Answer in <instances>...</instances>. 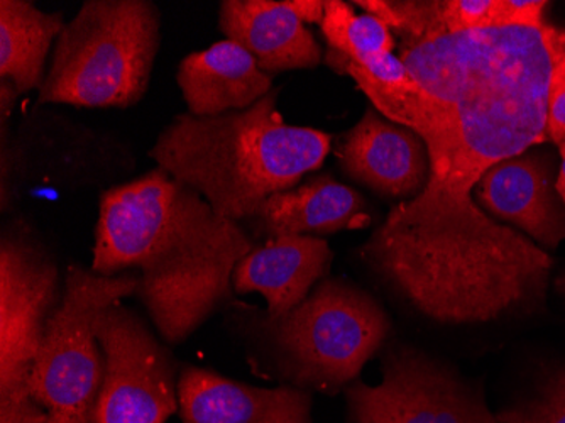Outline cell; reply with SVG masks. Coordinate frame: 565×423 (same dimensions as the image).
I'll return each instance as SVG.
<instances>
[{"instance_id": "16", "label": "cell", "mask_w": 565, "mask_h": 423, "mask_svg": "<svg viewBox=\"0 0 565 423\" xmlns=\"http://www.w3.org/2000/svg\"><path fill=\"white\" fill-rule=\"evenodd\" d=\"M256 219L271 237H319L344 229L361 228L370 222L363 195L329 175L310 178L300 187L269 197Z\"/></svg>"}, {"instance_id": "3", "label": "cell", "mask_w": 565, "mask_h": 423, "mask_svg": "<svg viewBox=\"0 0 565 423\" xmlns=\"http://www.w3.org/2000/svg\"><path fill=\"white\" fill-rule=\"evenodd\" d=\"M276 97L271 91L249 109L222 116L180 114L161 130L149 156L222 218H256L269 197L319 170L332 145L323 130L285 123Z\"/></svg>"}, {"instance_id": "18", "label": "cell", "mask_w": 565, "mask_h": 423, "mask_svg": "<svg viewBox=\"0 0 565 423\" xmlns=\"http://www.w3.org/2000/svg\"><path fill=\"white\" fill-rule=\"evenodd\" d=\"M66 22L60 12L47 14L28 0L0 2V82L19 95L41 88L44 65Z\"/></svg>"}, {"instance_id": "28", "label": "cell", "mask_w": 565, "mask_h": 423, "mask_svg": "<svg viewBox=\"0 0 565 423\" xmlns=\"http://www.w3.org/2000/svg\"><path fill=\"white\" fill-rule=\"evenodd\" d=\"M562 34H564V38H565V31H562Z\"/></svg>"}, {"instance_id": "21", "label": "cell", "mask_w": 565, "mask_h": 423, "mask_svg": "<svg viewBox=\"0 0 565 423\" xmlns=\"http://www.w3.org/2000/svg\"><path fill=\"white\" fill-rule=\"evenodd\" d=\"M355 4L381 22L390 31L405 36L406 46L447 34L444 25V2H390V0H359Z\"/></svg>"}, {"instance_id": "10", "label": "cell", "mask_w": 565, "mask_h": 423, "mask_svg": "<svg viewBox=\"0 0 565 423\" xmlns=\"http://www.w3.org/2000/svg\"><path fill=\"white\" fill-rule=\"evenodd\" d=\"M339 161L352 180L392 199H414L430 175V158L420 136L373 109L349 130Z\"/></svg>"}, {"instance_id": "8", "label": "cell", "mask_w": 565, "mask_h": 423, "mask_svg": "<svg viewBox=\"0 0 565 423\" xmlns=\"http://www.w3.org/2000/svg\"><path fill=\"white\" fill-rule=\"evenodd\" d=\"M104 378L94 423H167L180 412L170 351L135 311L116 304L100 315Z\"/></svg>"}, {"instance_id": "26", "label": "cell", "mask_w": 565, "mask_h": 423, "mask_svg": "<svg viewBox=\"0 0 565 423\" xmlns=\"http://www.w3.org/2000/svg\"><path fill=\"white\" fill-rule=\"evenodd\" d=\"M558 149H561L562 167L561 173H558L557 181H555V189H557V193L558 197H561L562 202L565 203V142L558 145Z\"/></svg>"}, {"instance_id": "7", "label": "cell", "mask_w": 565, "mask_h": 423, "mask_svg": "<svg viewBox=\"0 0 565 423\" xmlns=\"http://www.w3.org/2000/svg\"><path fill=\"white\" fill-rule=\"evenodd\" d=\"M58 304L55 261L24 228L9 229L0 243V405L34 399L31 373Z\"/></svg>"}, {"instance_id": "13", "label": "cell", "mask_w": 565, "mask_h": 423, "mask_svg": "<svg viewBox=\"0 0 565 423\" xmlns=\"http://www.w3.org/2000/svg\"><path fill=\"white\" fill-rule=\"evenodd\" d=\"M332 251L316 235H279L253 247L237 263L233 288L237 294H259L268 302L269 319L290 314L327 275Z\"/></svg>"}, {"instance_id": "25", "label": "cell", "mask_w": 565, "mask_h": 423, "mask_svg": "<svg viewBox=\"0 0 565 423\" xmlns=\"http://www.w3.org/2000/svg\"><path fill=\"white\" fill-rule=\"evenodd\" d=\"M46 423H94L92 416L76 415L68 412H50Z\"/></svg>"}, {"instance_id": "15", "label": "cell", "mask_w": 565, "mask_h": 423, "mask_svg": "<svg viewBox=\"0 0 565 423\" xmlns=\"http://www.w3.org/2000/svg\"><path fill=\"white\" fill-rule=\"evenodd\" d=\"M221 30L225 40L246 47L263 72L316 68L322 51L285 2L273 0H224Z\"/></svg>"}, {"instance_id": "23", "label": "cell", "mask_w": 565, "mask_h": 423, "mask_svg": "<svg viewBox=\"0 0 565 423\" xmlns=\"http://www.w3.org/2000/svg\"><path fill=\"white\" fill-rule=\"evenodd\" d=\"M562 51L554 63L548 87L547 133L557 145L565 142V38L561 31Z\"/></svg>"}, {"instance_id": "1", "label": "cell", "mask_w": 565, "mask_h": 423, "mask_svg": "<svg viewBox=\"0 0 565 423\" xmlns=\"http://www.w3.org/2000/svg\"><path fill=\"white\" fill-rule=\"evenodd\" d=\"M548 24L447 33L406 46L402 62L443 110L418 133L430 175L363 247L393 288L435 322L498 320L544 297L551 254L472 200L490 168L547 133L548 87L561 55Z\"/></svg>"}, {"instance_id": "22", "label": "cell", "mask_w": 565, "mask_h": 423, "mask_svg": "<svg viewBox=\"0 0 565 423\" xmlns=\"http://www.w3.org/2000/svg\"><path fill=\"white\" fill-rule=\"evenodd\" d=\"M493 423H565V368L554 371L529 402L494 413Z\"/></svg>"}, {"instance_id": "5", "label": "cell", "mask_w": 565, "mask_h": 423, "mask_svg": "<svg viewBox=\"0 0 565 423\" xmlns=\"http://www.w3.org/2000/svg\"><path fill=\"white\" fill-rule=\"evenodd\" d=\"M388 315L363 289L323 279L269 334L298 388L338 391L352 383L390 334Z\"/></svg>"}, {"instance_id": "4", "label": "cell", "mask_w": 565, "mask_h": 423, "mask_svg": "<svg viewBox=\"0 0 565 423\" xmlns=\"http://www.w3.org/2000/svg\"><path fill=\"white\" fill-rule=\"evenodd\" d=\"M149 0H87L66 22L40 88V104L127 109L148 91L161 43Z\"/></svg>"}, {"instance_id": "2", "label": "cell", "mask_w": 565, "mask_h": 423, "mask_svg": "<svg viewBox=\"0 0 565 423\" xmlns=\"http://www.w3.org/2000/svg\"><path fill=\"white\" fill-rule=\"evenodd\" d=\"M239 222L163 168L100 199L92 269H138V297L167 343L192 336L227 300L237 263L253 251Z\"/></svg>"}, {"instance_id": "11", "label": "cell", "mask_w": 565, "mask_h": 423, "mask_svg": "<svg viewBox=\"0 0 565 423\" xmlns=\"http://www.w3.org/2000/svg\"><path fill=\"white\" fill-rule=\"evenodd\" d=\"M183 423H312V399L298 387L258 388L185 366L178 378Z\"/></svg>"}, {"instance_id": "27", "label": "cell", "mask_w": 565, "mask_h": 423, "mask_svg": "<svg viewBox=\"0 0 565 423\" xmlns=\"http://www.w3.org/2000/svg\"><path fill=\"white\" fill-rule=\"evenodd\" d=\"M558 286H561L562 292L565 294V275L562 276L561 282H558Z\"/></svg>"}, {"instance_id": "24", "label": "cell", "mask_w": 565, "mask_h": 423, "mask_svg": "<svg viewBox=\"0 0 565 423\" xmlns=\"http://www.w3.org/2000/svg\"><path fill=\"white\" fill-rule=\"evenodd\" d=\"M285 4L301 21L322 24L326 15V0H285Z\"/></svg>"}, {"instance_id": "14", "label": "cell", "mask_w": 565, "mask_h": 423, "mask_svg": "<svg viewBox=\"0 0 565 423\" xmlns=\"http://www.w3.org/2000/svg\"><path fill=\"white\" fill-rule=\"evenodd\" d=\"M189 113L215 117L253 107L271 92V75L231 40L185 56L177 73Z\"/></svg>"}, {"instance_id": "12", "label": "cell", "mask_w": 565, "mask_h": 423, "mask_svg": "<svg viewBox=\"0 0 565 423\" xmlns=\"http://www.w3.org/2000/svg\"><path fill=\"white\" fill-rule=\"evenodd\" d=\"M476 195L494 218L516 225L548 250L565 240V209L541 156L523 152L494 165Z\"/></svg>"}, {"instance_id": "6", "label": "cell", "mask_w": 565, "mask_h": 423, "mask_svg": "<svg viewBox=\"0 0 565 423\" xmlns=\"http://www.w3.org/2000/svg\"><path fill=\"white\" fill-rule=\"evenodd\" d=\"M135 273L100 275L70 266L62 300L51 315L31 373V393L47 412L92 416L104 378L97 339L100 315L138 294Z\"/></svg>"}, {"instance_id": "20", "label": "cell", "mask_w": 565, "mask_h": 423, "mask_svg": "<svg viewBox=\"0 0 565 423\" xmlns=\"http://www.w3.org/2000/svg\"><path fill=\"white\" fill-rule=\"evenodd\" d=\"M547 2L536 0H446L444 25L447 33L491 30L507 25L545 24Z\"/></svg>"}, {"instance_id": "17", "label": "cell", "mask_w": 565, "mask_h": 423, "mask_svg": "<svg viewBox=\"0 0 565 423\" xmlns=\"http://www.w3.org/2000/svg\"><path fill=\"white\" fill-rule=\"evenodd\" d=\"M327 62L338 72L351 76L373 102L374 109L399 126L420 133L434 123L443 110V101L428 94L409 75L402 59L393 53L352 62L338 51L330 50Z\"/></svg>"}, {"instance_id": "19", "label": "cell", "mask_w": 565, "mask_h": 423, "mask_svg": "<svg viewBox=\"0 0 565 423\" xmlns=\"http://www.w3.org/2000/svg\"><path fill=\"white\" fill-rule=\"evenodd\" d=\"M330 50L338 51L352 62L388 55L395 40L388 25L374 15H358L341 0H326V15L320 24Z\"/></svg>"}, {"instance_id": "9", "label": "cell", "mask_w": 565, "mask_h": 423, "mask_svg": "<svg viewBox=\"0 0 565 423\" xmlns=\"http://www.w3.org/2000/svg\"><path fill=\"white\" fill-rule=\"evenodd\" d=\"M352 423H493L481 396L452 369L414 348L393 349L376 387L348 390Z\"/></svg>"}]
</instances>
